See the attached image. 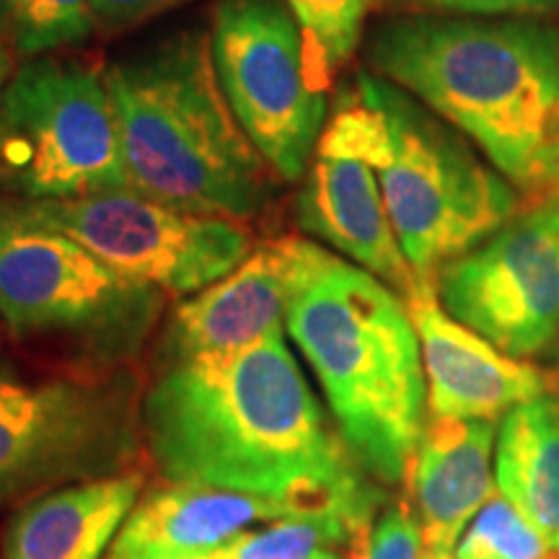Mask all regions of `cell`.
<instances>
[{"label":"cell","instance_id":"cell-26","mask_svg":"<svg viewBox=\"0 0 559 559\" xmlns=\"http://www.w3.org/2000/svg\"><path fill=\"white\" fill-rule=\"evenodd\" d=\"M13 58H16V55H13L11 47L0 39V96H3V91L13 79V73H16V62H13Z\"/></svg>","mask_w":559,"mask_h":559},{"label":"cell","instance_id":"cell-9","mask_svg":"<svg viewBox=\"0 0 559 559\" xmlns=\"http://www.w3.org/2000/svg\"><path fill=\"white\" fill-rule=\"evenodd\" d=\"M210 50L228 107L280 181H300L317 156L330 96L309 79L285 0H221Z\"/></svg>","mask_w":559,"mask_h":559},{"label":"cell","instance_id":"cell-4","mask_svg":"<svg viewBox=\"0 0 559 559\" xmlns=\"http://www.w3.org/2000/svg\"><path fill=\"white\" fill-rule=\"evenodd\" d=\"M317 153L373 169L404 257L432 283L523 205L469 140L373 70H358L340 88Z\"/></svg>","mask_w":559,"mask_h":559},{"label":"cell","instance_id":"cell-2","mask_svg":"<svg viewBox=\"0 0 559 559\" xmlns=\"http://www.w3.org/2000/svg\"><path fill=\"white\" fill-rule=\"evenodd\" d=\"M368 66L459 130L523 205L559 198V29L539 16H396Z\"/></svg>","mask_w":559,"mask_h":559},{"label":"cell","instance_id":"cell-21","mask_svg":"<svg viewBox=\"0 0 559 559\" xmlns=\"http://www.w3.org/2000/svg\"><path fill=\"white\" fill-rule=\"evenodd\" d=\"M94 32V0H0V39L16 58L68 50Z\"/></svg>","mask_w":559,"mask_h":559},{"label":"cell","instance_id":"cell-11","mask_svg":"<svg viewBox=\"0 0 559 559\" xmlns=\"http://www.w3.org/2000/svg\"><path fill=\"white\" fill-rule=\"evenodd\" d=\"M453 319L513 358H531L559 337V198L521 213L436 275Z\"/></svg>","mask_w":559,"mask_h":559},{"label":"cell","instance_id":"cell-13","mask_svg":"<svg viewBox=\"0 0 559 559\" xmlns=\"http://www.w3.org/2000/svg\"><path fill=\"white\" fill-rule=\"evenodd\" d=\"M407 309L428 381L430 415L489 419L547 394L539 368L502 353L440 306L432 280H419Z\"/></svg>","mask_w":559,"mask_h":559},{"label":"cell","instance_id":"cell-5","mask_svg":"<svg viewBox=\"0 0 559 559\" xmlns=\"http://www.w3.org/2000/svg\"><path fill=\"white\" fill-rule=\"evenodd\" d=\"M132 190L187 213L247 221L275 192V171L228 107L210 34L181 32L109 62Z\"/></svg>","mask_w":559,"mask_h":559},{"label":"cell","instance_id":"cell-22","mask_svg":"<svg viewBox=\"0 0 559 559\" xmlns=\"http://www.w3.org/2000/svg\"><path fill=\"white\" fill-rule=\"evenodd\" d=\"M459 559H559V549L506 495H492L453 549Z\"/></svg>","mask_w":559,"mask_h":559},{"label":"cell","instance_id":"cell-14","mask_svg":"<svg viewBox=\"0 0 559 559\" xmlns=\"http://www.w3.org/2000/svg\"><path fill=\"white\" fill-rule=\"evenodd\" d=\"M296 221L313 241L332 247L402 298L423 280L396 239L379 179L360 160L317 153L296 198Z\"/></svg>","mask_w":559,"mask_h":559},{"label":"cell","instance_id":"cell-1","mask_svg":"<svg viewBox=\"0 0 559 559\" xmlns=\"http://www.w3.org/2000/svg\"><path fill=\"white\" fill-rule=\"evenodd\" d=\"M160 479L288 500L368 531L386 489L358 464L283 334L160 366L143 394Z\"/></svg>","mask_w":559,"mask_h":559},{"label":"cell","instance_id":"cell-24","mask_svg":"<svg viewBox=\"0 0 559 559\" xmlns=\"http://www.w3.org/2000/svg\"><path fill=\"white\" fill-rule=\"evenodd\" d=\"M402 16H551L559 0H373Z\"/></svg>","mask_w":559,"mask_h":559},{"label":"cell","instance_id":"cell-8","mask_svg":"<svg viewBox=\"0 0 559 559\" xmlns=\"http://www.w3.org/2000/svg\"><path fill=\"white\" fill-rule=\"evenodd\" d=\"M124 187L107 66L41 55L16 68L0 96V194L73 200Z\"/></svg>","mask_w":559,"mask_h":559},{"label":"cell","instance_id":"cell-27","mask_svg":"<svg viewBox=\"0 0 559 559\" xmlns=\"http://www.w3.org/2000/svg\"><path fill=\"white\" fill-rule=\"evenodd\" d=\"M555 345H557L555 360H551L549 368L542 370V376H544V386H547V394L557 396V400H559V337H557Z\"/></svg>","mask_w":559,"mask_h":559},{"label":"cell","instance_id":"cell-20","mask_svg":"<svg viewBox=\"0 0 559 559\" xmlns=\"http://www.w3.org/2000/svg\"><path fill=\"white\" fill-rule=\"evenodd\" d=\"M366 531L337 515H296L257 526L215 551L221 559H349Z\"/></svg>","mask_w":559,"mask_h":559},{"label":"cell","instance_id":"cell-23","mask_svg":"<svg viewBox=\"0 0 559 559\" xmlns=\"http://www.w3.org/2000/svg\"><path fill=\"white\" fill-rule=\"evenodd\" d=\"M349 559H425L423 531L409 495L386 500L349 551Z\"/></svg>","mask_w":559,"mask_h":559},{"label":"cell","instance_id":"cell-3","mask_svg":"<svg viewBox=\"0 0 559 559\" xmlns=\"http://www.w3.org/2000/svg\"><path fill=\"white\" fill-rule=\"evenodd\" d=\"M285 332L358 464L383 487H407L428 425V381L407 300L311 241Z\"/></svg>","mask_w":559,"mask_h":559},{"label":"cell","instance_id":"cell-17","mask_svg":"<svg viewBox=\"0 0 559 559\" xmlns=\"http://www.w3.org/2000/svg\"><path fill=\"white\" fill-rule=\"evenodd\" d=\"M148 469L70 485L11 510L0 559H104L145 489Z\"/></svg>","mask_w":559,"mask_h":559},{"label":"cell","instance_id":"cell-29","mask_svg":"<svg viewBox=\"0 0 559 559\" xmlns=\"http://www.w3.org/2000/svg\"><path fill=\"white\" fill-rule=\"evenodd\" d=\"M425 559H459L456 555H425Z\"/></svg>","mask_w":559,"mask_h":559},{"label":"cell","instance_id":"cell-16","mask_svg":"<svg viewBox=\"0 0 559 559\" xmlns=\"http://www.w3.org/2000/svg\"><path fill=\"white\" fill-rule=\"evenodd\" d=\"M492 443L489 419L430 415L404 487L425 555H453L461 534L495 495Z\"/></svg>","mask_w":559,"mask_h":559},{"label":"cell","instance_id":"cell-10","mask_svg":"<svg viewBox=\"0 0 559 559\" xmlns=\"http://www.w3.org/2000/svg\"><path fill=\"white\" fill-rule=\"evenodd\" d=\"M26 202L41 221L79 241L117 275L164 296H194L239 267L254 249L239 221L187 213L132 187Z\"/></svg>","mask_w":559,"mask_h":559},{"label":"cell","instance_id":"cell-15","mask_svg":"<svg viewBox=\"0 0 559 559\" xmlns=\"http://www.w3.org/2000/svg\"><path fill=\"white\" fill-rule=\"evenodd\" d=\"M306 515L288 500L160 479L140 495L109 555L198 557L280 519Z\"/></svg>","mask_w":559,"mask_h":559},{"label":"cell","instance_id":"cell-7","mask_svg":"<svg viewBox=\"0 0 559 559\" xmlns=\"http://www.w3.org/2000/svg\"><path fill=\"white\" fill-rule=\"evenodd\" d=\"M164 304V293L117 275L29 202L0 194V319L16 337L52 340L68 362L135 366Z\"/></svg>","mask_w":559,"mask_h":559},{"label":"cell","instance_id":"cell-28","mask_svg":"<svg viewBox=\"0 0 559 559\" xmlns=\"http://www.w3.org/2000/svg\"><path fill=\"white\" fill-rule=\"evenodd\" d=\"M104 559H221L215 551L210 555H198V557H120V555H107Z\"/></svg>","mask_w":559,"mask_h":559},{"label":"cell","instance_id":"cell-19","mask_svg":"<svg viewBox=\"0 0 559 559\" xmlns=\"http://www.w3.org/2000/svg\"><path fill=\"white\" fill-rule=\"evenodd\" d=\"M300 32L306 68L317 91L330 96L332 83L362 41L373 0H285Z\"/></svg>","mask_w":559,"mask_h":559},{"label":"cell","instance_id":"cell-6","mask_svg":"<svg viewBox=\"0 0 559 559\" xmlns=\"http://www.w3.org/2000/svg\"><path fill=\"white\" fill-rule=\"evenodd\" d=\"M143 394L135 366L0 360V510L145 469Z\"/></svg>","mask_w":559,"mask_h":559},{"label":"cell","instance_id":"cell-12","mask_svg":"<svg viewBox=\"0 0 559 559\" xmlns=\"http://www.w3.org/2000/svg\"><path fill=\"white\" fill-rule=\"evenodd\" d=\"M311 241L306 236L264 241L218 283L179 300L156 340V366L234 353L283 334Z\"/></svg>","mask_w":559,"mask_h":559},{"label":"cell","instance_id":"cell-18","mask_svg":"<svg viewBox=\"0 0 559 559\" xmlns=\"http://www.w3.org/2000/svg\"><path fill=\"white\" fill-rule=\"evenodd\" d=\"M500 492L559 549V400L513 407L498 432Z\"/></svg>","mask_w":559,"mask_h":559},{"label":"cell","instance_id":"cell-25","mask_svg":"<svg viewBox=\"0 0 559 559\" xmlns=\"http://www.w3.org/2000/svg\"><path fill=\"white\" fill-rule=\"evenodd\" d=\"M187 0H94L96 32H124L177 9Z\"/></svg>","mask_w":559,"mask_h":559}]
</instances>
